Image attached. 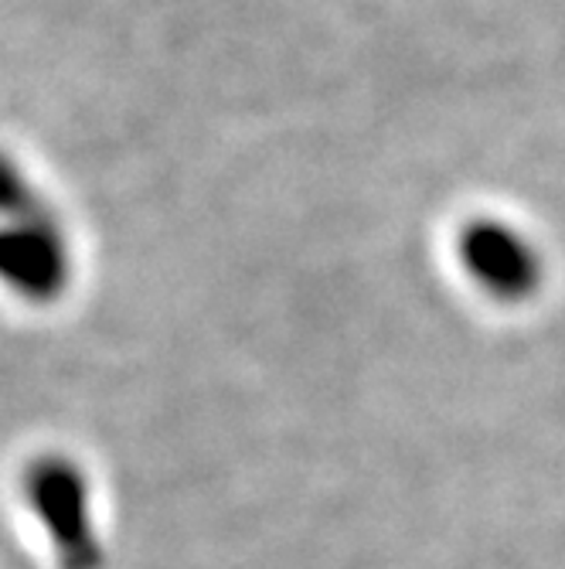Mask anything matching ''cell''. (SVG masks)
<instances>
[{"mask_svg":"<svg viewBox=\"0 0 565 569\" xmlns=\"http://www.w3.org/2000/svg\"><path fill=\"white\" fill-rule=\"evenodd\" d=\"M72 283V246L44 194L0 150V287L28 303H56Z\"/></svg>","mask_w":565,"mask_h":569,"instance_id":"obj_1","label":"cell"},{"mask_svg":"<svg viewBox=\"0 0 565 569\" xmlns=\"http://www.w3.org/2000/svg\"><path fill=\"white\" fill-rule=\"evenodd\" d=\"M21 498L59 569H102L107 546L95 519V491L79 460L65 453L31 457L21 471Z\"/></svg>","mask_w":565,"mask_h":569,"instance_id":"obj_2","label":"cell"}]
</instances>
